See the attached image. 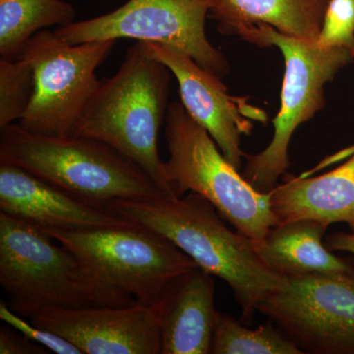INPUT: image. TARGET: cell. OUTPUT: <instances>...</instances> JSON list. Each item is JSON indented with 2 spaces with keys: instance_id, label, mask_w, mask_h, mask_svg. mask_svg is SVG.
Returning a JSON list of instances; mask_svg holds the SVG:
<instances>
[{
  "instance_id": "1",
  "label": "cell",
  "mask_w": 354,
  "mask_h": 354,
  "mask_svg": "<svg viewBox=\"0 0 354 354\" xmlns=\"http://www.w3.org/2000/svg\"><path fill=\"white\" fill-rule=\"evenodd\" d=\"M106 209L132 225L162 235L203 271L225 281L241 307L242 322L248 325L261 300L285 283V277L263 264L253 241L232 232L215 206L198 193L118 199Z\"/></svg>"
},
{
  "instance_id": "2",
  "label": "cell",
  "mask_w": 354,
  "mask_h": 354,
  "mask_svg": "<svg viewBox=\"0 0 354 354\" xmlns=\"http://www.w3.org/2000/svg\"><path fill=\"white\" fill-rule=\"evenodd\" d=\"M31 223L0 212V285L8 306L31 319L48 308L138 304Z\"/></svg>"
},
{
  "instance_id": "3",
  "label": "cell",
  "mask_w": 354,
  "mask_h": 354,
  "mask_svg": "<svg viewBox=\"0 0 354 354\" xmlns=\"http://www.w3.org/2000/svg\"><path fill=\"white\" fill-rule=\"evenodd\" d=\"M169 73L143 41H137L118 71L100 80L75 135L111 147L141 167L165 195L174 196L158 149L169 106Z\"/></svg>"
},
{
  "instance_id": "4",
  "label": "cell",
  "mask_w": 354,
  "mask_h": 354,
  "mask_svg": "<svg viewBox=\"0 0 354 354\" xmlns=\"http://www.w3.org/2000/svg\"><path fill=\"white\" fill-rule=\"evenodd\" d=\"M0 162L22 167L102 209L114 200L165 195L132 160L99 140L79 135L44 136L12 123L0 129Z\"/></svg>"
},
{
  "instance_id": "5",
  "label": "cell",
  "mask_w": 354,
  "mask_h": 354,
  "mask_svg": "<svg viewBox=\"0 0 354 354\" xmlns=\"http://www.w3.org/2000/svg\"><path fill=\"white\" fill-rule=\"evenodd\" d=\"M234 34L261 48L276 46L285 59L281 109L274 120L271 143L259 153H245L241 174L254 189L268 194L290 167L288 148L293 133L322 109L325 86L353 62L354 51L321 48L315 41L295 38L265 24L243 26Z\"/></svg>"
},
{
  "instance_id": "6",
  "label": "cell",
  "mask_w": 354,
  "mask_h": 354,
  "mask_svg": "<svg viewBox=\"0 0 354 354\" xmlns=\"http://www.w3.org/2000/svg\"><path fill=\"white\" fill-rule=\"evenodd\" d=\"M165 122L169 160L165 162V174L172 195L198 193L239 234L255 242L262 241L278 225L271 208V192L254 189L181 102L169 104Z\"/></svg>"
},
{
  "instance_id": "7",
  "label": "cell",
  "mask_w": 354,
  "mask_h": 354,
  "mask_svg": "<svg viewBox=\"0 0 354 354\" xmlns=\"http://www.w3.org/2000/svg\"><path fill=\"white\" fill-rule=\"evenodd\" d=\"M41 230L140 304L157 306L177 279L198 267L171 241L139 225Z\"/></svg>"
},
{
  "instance_id": "8",
  "label": "cell",
  "mask_w": 354,
  "mask_h": 354,
  "mask_svg": "<svg viewBox=\"0 0 354 354\" xmlns=\"http://www.w3.org/2000/svg\"><path fill=\"white\" fill-rule=\"evenodd\" d=\"M113 39L70 44L50 29L35 34L20 57L34 70V93L19 121L44 136L75 135L100 80L95 70L109 57Z\"/></svg>"
},
{
  "instance_id": "9",
  "label": "cell",
  "mask_w": 354,
  "mask_h": 354,
  "mask_svg": "<svg viewBox=\"0 0 354 354\" xmlns=\"http://www.w3.org/2000/svg\"><path fill=\"white\" fill-rule=\"evenodd\" d=\"M212 6L213 0H129L113 12L74 21L55 32L70 44L118 39L165 44L221 78L230 71V64L205 31Z\"/></svg>"
},
{
  "instance_id": "10",
  "label": "cell",
  "mask_w": 354,
  "mask_h": 354,
  "mask_svg": "<svg viewBox=\"0 0 354 354\" xmlns=\"http://www.w3.org/2000/svg\"><path fill=\"white\" fill-rule=\"evenodd\" d=\"M257 312L304 353L354 354V272L285 277Z\"/></svg>"
},
{
  "instance_id": "11",
  "label": "cell",
  "mask_w": 354,
  "mask_h": 354,
  "mask_svg": "<svg viewBox=\"0 0 354 354\" xmlns=\"http://www.w3.org/2000/svg\"><path fill=\"white\" fill-rule=\"evenodd\" d=\"M144 44L176 77L185 111L208 131L228 162L241 171L245 156L242 136L250 135L254 121H267L265 111L248 104L247 97L228 95L221 77L203 68L183 51L162 44Z\"/></svg>"
},
{
  "instance_id": "12",
  "label": "cell",
  "mask_w": 354,
  "mask_h": 354,
  "mask_svg": "<svg viewBox=\"0 0 354 354\" xmlns=\"http://www.w3.org/2000/svg\"><path fill=\"white\" fill-rule=\"evenodd\" d=\"M30 321L83 354H162L158 305L48 308Z\"/></svg>"
},
{
  "instance_id": "13",
  "label": "cell",
  "mask_w": 354,
  "mask_h": 354,
  "mask_svg": "<svg viewBox=\"0 0 354 354\" xmlns=\"http://www.w3.org/2000/svg\"><path fill=\"white\" fill-rule=\"evenodd\" d=\"M0 212L41 230L128 227L129 221L77 199L16 165L0 162Z\"/></svg>"
},
{
  "instance_id": "14",
  "label": "cell",
  "mask_w": 354,
  "mask_h": 354,
  "mask_svg": "<svg viewBox=\"0 0 354 354\" xmlns=\"http://www.w3.org/2000/svg\"><path fill=\"white\" fill-rule=\"evenodd\" d=\"M199 267L183 274L160 308L162 354L211 353L215 332V281Z\"/></svg>"
},
{
  "instance_id": "15",
  "label": "cell",
  "mask_w": 354,
  "mask_h": 354,
  "mask_svg": "<svg viewBox=\"0 0 354 354\" xmlns=\"http://www.w3.org/2000/svg\"><path fill=\"white\" fill-rule=\"evenodd\" d=\"M271 208L278 225L314 220L328 228L344 223L354 232V150L346 162L322 176L286 174L271 192Z\"/></svg>"
},
{
  "instance_id": "16",
  "label": "cell",
  "mask_w": 354,
  "mask_h": 354,
  "mask_svg": "<svg viewBox=\"0 0 354 354\" xmlns=\"http://www.w3.org/2000/svg\"><path fill=\"white\" fill-rule=\"evenodd\" d=\"M328 228L314 220L274 225L254 248L263 264L283 277L310 274H348L354 266L337 257L323 243Z\"/></svg>"
},
{
  "instance_id": "17",
  "label": "cell",
  "mask_w": 354,
  "mask_h": 354,
  "mask_svg": "<svg viewBox=\"0 0 354 354\" xmlns=\"http://www.w3.org/2000/svg\"><path fill=\"white\" fill-rule=\"evenodd\" d=\"M330 0H213L209 14L225 32L247 25L272 26L295 38L316 41Z\"/></svg>"
},
{
  "instance_id": "18",
  "label": "cell",
  "mask_w": 354,
  "mask_h": 354,
  "mask_svg": "<svg viewBox=\"0 0 354 354\" xmlns=\"http://www.w3.org/2000/svg\"><path fill=\"white\" fill-rule=\"evenodd\" d=\"M76 10L64 0H0V58L19 57L35 34L75 21Z\"/></svg>"
},
{
  "instance_id": "19",
  "label": "cell",
  "mask_w": 354,
  "mask_h": 354,
  "mask_svg": "<svg viewBox=\"0 0 354 354\" xmlns=\"http://www.w3.org/2000/svg\"><path fill=\"white\" fill-rule=\"evenodd\" d=\"M211 353L304 354L270 321L250 329L227 314L218 312Z\"/></svg>"
},
{
  "instance_id": "20",
  "label": "cell",
  "mask_w": 354,
  "mask_h": 354,
  "mask_svg": "<svg viewBox=\"0 0 354 354\" xmlns=\"http://www.w3.org/2000/svg\"><path fill=\"white\" fill-rule=\"evenodd\" d=\"M34 70L23 57L0 58V129L21 120L34 93Z\"/></svg>"
},
{
  "instance_id": "21",
  "label": "cell",
  "mask_w": 354,
  "mask_h": 354,
  "mask_svg": "<svg viewBox=\"0 0 354 354\" xmlns=\"http://www.w3.org/2000/svg\"><path fill=\"white\" fill-rule=\"evenodd\" d=\"M315 43L354 51V0H330Z\"/></svg>"
},
{
  "instance_id": "22",
  "label": "cell",
  "mask_w": 354,
  "mask_h": 354,
  "mask_svg": "<svg viewBox=\"0 0 354 354\" xmlns=\"http://www.w3.org/2000/svg\"><path fill=\"white\" fill-rule=\"evenodd\" d=\"M0 319L6 325H9L13 329L22 333L26 337H29L31 341L41 344L51 353L57 354H82L80 349L67 341L64 337H60V335L51 332V330L38 327L34 324L28 323L23 317L12 311L8 304H6L3 300L0 301Z\"/></svg>"
},
{
  "instance_id": "23",
  "label": "cell",
  "mask_w": 354,
  "mask_h": 354,
  "mask_svg": "<svg viewBox=\"0 0 354 354\" xmlns=\"http://www.w3.org/2000/svg\"><path fill=\"white\" fill-rule=\"evenodd\" d=\"M9 325L0 329V354H46V351L41 344L31 341L22 333L13 330Z\"/></svg>"
},
{
  "instance_id": "24",
  "label": "cell",
  "mask_w": 354,
  "mask_h": 354,
  "mask_svg": "<svg viewBox=\"0 0 354 354\" xmlns=\"http://www.w3.org/2000/svg\"><path fill=\"white\" fill-rule=\"evenodd\" d=\"M325 245L330 251H342L354 255V232L330 234L327 237Z\"/></svg>"
}]
</instances>
